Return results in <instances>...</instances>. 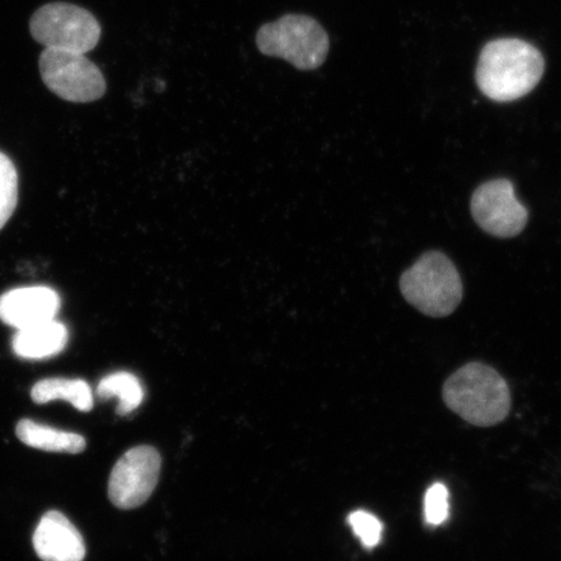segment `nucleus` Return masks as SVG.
Here are the masks:
<instances>
[{
    "label": "nucleus",
    "instance_id": "9b49d317",
    "mask_svg": "<svg viewBox=\"0 0 561 561\" xmlns=\"http://www.w3.org/2000/svg\"><path fill=\"white\" fill-rule=\"evenodd\" d=\"M68 340L67 327L60 321L51 320L20 329L13 335L12 350L21 359L45 360L62 353Z\"/></svg>",
    "mask_w": 561,
    "mask_h": 561
},
{
    "label": "nucleus",
    "instance_id": "423d86ee",
    "mask_svg": "<svg viewBox=\"0 0 561 561\" xmlns=\"http://www.w3.org/2000/svg\"><path fill=\"white\" fill-rule=\"evenodd\" d=\"M39 72L45 85L67 102H95L107 90L102 70L85 54L45 48Z\"/></svg>",
    "mask_w": 561,
    "mask_h": 561
},
{
    "label": "nucleus",
    "instance_id": "0eeeda50",
    "mask_svg": "<svg viewBox=\"0 0 561 561\" xmlns=\"http://www.w3.org/2000/svg\"><path fill=\"white\" fill-rule=\"evenodd\" d=\"M160 468V454L151 446H138L124 454L110 476L112 504L121 510L142 506L157 488Z\"/></svg>",
    "mask_w": 561,
    "mask_h": 561
},
{
    "label": "nucleus",
    "instance_id": "39448f33",
    "mask_svg": "<svg viewBox=\"0 0 561 561\" xmlns=\"http://www.w3.org/2000/svg\"><path fill=\"white\" fill-rule=\"evenodd\" d=\"M32 37L46 48L87 54L101 41L102 26L79 5L48 3L31 20Z\"/></svg>",
    "mask_w": 561,
    "mask_h": 561
},
{
    "label": "nucleus",
    "instance_id": "6e6552de",
    "mask_svg": "<svg viewBox=\"0 0 561 561\" xmlns=\"http://www.w3.org/2000/svg\"><path fill=\"white\" fill-rule=\"evenodd\" d=\"M471 210L479 227L497 238L520 234L529 219L528 209L517 201L515 187L507 179L489 181L477 187Z\"/></svg>",
    "mask_w": 561,
    "mask_h": 561
},
{
    "label": "nucleus",
    "instance_id": "dca6fc26",
    "mask_svg": "<svg viewBox=\"0 0 561 561\" xmlns=\"http://www.w3.org/2000/svg\"><path fill=\"white\" fill-rule=\"evenodd\" d=\"M347 523L366 549H374V547L381 542L382 523L375 515L369 514V512L355 511L353 514H350Z\"/></svg>",
    "mask_w": 561,
    "mask_h": 561
},
{
    "label": "nucleus",
    "instance_id": "ddd939ff",
    "mask_svg": "<svg viewBox=\"0 0 561 561\" xmlns=\"http://www.w3.org/2000/svg\"><path fill=\"white\" fill-rule=\"evenodd\" d=\"M31 397L35 404L66 401L81 412H89L94 407L93 390L80 378H44L33 386Z\"/></svg>",
    "mask_w": 561,
    "mask_h": 561
},
{
    "label": "nucleus",
    "instance_id": "20e7f679",
    "mask_svg": "<svg viewBox=\"0 0 561 561\" xmlns=\"http://www.w3.org/2000/svg\"><path fill=\"white\" fill-rule=\"evenodd\" d=\"M256 46L265 56L284 59L299 70H313L324 65L331 41L318 21L290 13L263 25Z\"/></svg>",
    "mask_w": 561,
    "mask_h": 561
},
{
    "label": "nucleus",
    "instance_id": "f8f14e48",
    "mask_svg": "<svg viewBox=\"0 0 561 561\" xmlns=\"http://www.w3.org/2000/svg\"><path fill=\"white\" fill-rule=\"evenodd\" d=\"M16 436L24 445L47 453L81 454L87 448V440L80 434L58 431L31 419L19 421Z\"/></svg>",
    "mask_w": 561,
    "mask_h": 561
},
{
    "label": "nucleus",
    "instance_id": "1a4fd4ad",
    "mask_svg": "<svg viewBox=\"0 0 561 561\" xmlns=\"http://www.w3.org/2000/svg\"><path fill=\"white\" fill-rule=\"evenodd\" d=\"M60 307V296L51 287H18L0 296V320L20 331L55 320Z\"/></svg>",
    "mask_w": 561,
    "mask_h": 561
},
{
    "label": "nucleus",
    "instance_id": "4468645a",
    "mask_svg": "<svg viewBox=\"0 0 561 561\" xmlns=\"http://www.w3.org/2000/svg\"><path fill=\"white\" fill-rule=\"evenodd\" d=\"M96 394L104 401L117 398V415L126 416L144 402L145 390L135 375L117 371L103 378L98 385Z\"/></svg>",
    "mask_w": 561,
    "mask_h": 561
},
{
    "label": "nucleus",
    "instance_id": "f3484780",
    "mask_svg": "<svg viewBox=\"0 0 561 561\" xmlns=\"http://www.w3.org/2000/svg\"><path fill=\"white\" fill-rule=\"evenodd\" d=\"M425 522L432 526L444 524L450 514L448 490L444 483H434L427 489L424 500Z\"/></svg>",
    "mask_w": 561,
    "mask_h": 561
},
{
    "label": "nucleus",
    "instance_id": "9d476101",
    "mask_svg": "<svg viewBox=\"0 0 561 561\" xmlns=\"http://www.w3.org/2000/svg\"><path fill=\"white\" fill-rule=\"evenodd\" d=\"M33 547L42 561H83L87 557L81 533L59 511H48L41 517Z\"/></svg>",
    "mask_w": 561,
    "mask_h": 561
},
{
    "label": "nucleus",
    "instance_id": "2eb2a0df",
    "mask_svg": "<svg viewBox=\"0 0 561 561\" xmlns=\"http://www.w3.org/2000/svg\"><path fill=\"white\" fill-rule=\"evenodd\" d=\"M19 203V174L13 161L0 152V230L10 221Z\"/></svg>",
    "mask_w": 561,
    "mask_h": 561
},
{
    "label": "nucleus",
    "instance_id": "f257e3e1",
    "mask_svg": "<svg viewBox=\"0 0 561 561\" xmlns=\"http://www.w3.org/2000/svg\"><path fill=\"white\" fill-rule=\"evenodd\" d=\"M543 72L545 59L535 46L522 39L503 38L483 47L476 81L489 100L506 103L529 94Z\"/></svg>",
    "mask_w": 561,
    "mask_h": 561
},
{
    "label": "nucleus",
    "instance_id": "7ed1b4c3",
    "mask_svg": "<svg viewBox=\"0 0 561 561\" xmlns=\"http://www.w3.org/2000/svg\"><path fill=\"white\" fill-rule=\"evenodd\" d=\"M401 291L410 305L431 318H446L462 299L459 272L439 251L426 252L403 273Z\"/></svg>",
    "mask_w": 561,
    "mask_h": 561
},
{
    "label": "nucleus",
    "instance_id": "f03ea898",
    "mask_svg": "<svg viewBox=\"0 0 561 561\" xmlns=\"http://www.w3.org/2000/svg\"><path fill=\"white\" fill-rule=\"evenodd\" d=\"M444 401L469 424L486 427L502 423L511 410L506 380L494 368L469 363L448 378Z\"/></svg>",
    "mask_w": 561,
    "mask_h": 561
}]
</instances>
